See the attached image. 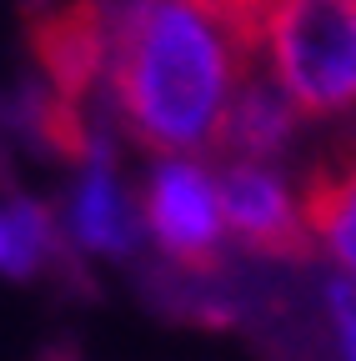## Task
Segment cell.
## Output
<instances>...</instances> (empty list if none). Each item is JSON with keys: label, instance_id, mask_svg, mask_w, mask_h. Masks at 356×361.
Instances as JSON below:
<instances>
[{"label": "cell", "instance_id": "cell-2", "mask_svg": "<svg viewBox=\"0 0 356 361\" xmlns=\"http://www.w3.org/2000/svg\"><path fill=\"white\" fill-rule=\"evenodd\" d=\"M261 51L276 90L301 116L356 111V0H276Z\"/></svg>", "mask_w": 356, "mask_h": 361}, {"label": "cell", "instance_id": "cell-9", "mask_svg": "<svg viewBox=\"0 0 356 361\" xmlns=\"http://www.w3.org/2000/svg\"><path fill=\"white\" fill-rule=\"evenodd\" d=\"M51 256V216L35 201L0 206V271L6 276H35Z\"/></svg>", "mask_w": 356, "mask_h": 361}, {"label": "cell", "instance_id": "cell-5", "mask_svg": "<svg viewBox=\"0 0 356 361\" xmlns=\"http://www.w3.org/2000/svg\"><path fill=\"white\" fill-rule=\"evenodd\" d=\"M30 56L46 75V90L80 106L106 61V11L101 0H61L30 20Z\"/></svg>", "mask_w": 356, "mask_h": 361}, {"label": "cell", "instance_id": "cell-10", "mask_svg": "<svg viewBox=\"0 0 356 361\" xmlns=\"http://www.w3.org/2000/svg\"><path fill=\"white\" fill-rule=\"evenodd\" d=\"M196 6L221 25V35L231 40V51L241 56V66L251 71L256 51H261V30H266V16H271L276 0H196Z\"/></svg>", "mask_w": 356, "mask_h": 361}, {"label": "cell", "instance_id": "cell-3", "mask_svg": "<svg viewBox=\"0 0 356 361\" xmlns=\"http://www.w3.org/2000/svg\"><path fill=\"white\" fill-rule=\"evenodd\" d=\"M146 216L151 231L161 241V251L191 271V276H216L221 266V206H216V186L196 161H161V171L151 176V196H146Z\"/></svg>", "mask_w": 356, "mask_h": 361}, {"label": "cell", "instance_id": "cell-1", "mask_svg": "<svg viewBox=\"0 0 356 361\" xmlns=\"http://www.w3.org/2000/svg\"><path fill=\"white\" fill-rule=\"evenodd\" d=\"M241 56L196 0H125L116 25V106L156 156H191L221 135Z\"/></svg>", "mask_w": 356, "mask_h": 361}, {"label": "cell", "instance_id": "cell-11", "mask_svg": "<svg viewBox=\"0 0 356 361\" xmlns=\"http://www.w3.org/2000/svg\"><path fill=\"white\" fill-rule=\"evenodd\" d=\"M326 311L336 316L341 361H356V286L351 281H326Z\"/></svg>", "mask_w": 356, "mask_h": 361}, {"label": "cell", "instance_id": "cell-7", "mask_svg": "<svg viewBox=\"0 0 356 361\" xmlns=\"http://www.w3.org/2000/svg\"><path fill=\"white\" fill-rule=\"evenodd\" d=\"M291 130H296V106L276 90V80H256L246 75V85L236 90V101L226 106V121H221V151L236 156V161H271L286 151L291 141Z\"/></svg>", "mask_w": 356, "mask_h": 361}, {"label": "cell", "instance_id": "cell-6", "mask_svg": "<svg viewBox=\"0 0 356 361\" xmlns=\"http://www.w3.org/2000/svg\"><path fill=\"white\" fill-rule=\"evenodd\" d=\"M301 221L311 226V236L336 256V266L356 286V141L346 151L326 156L306 176Z\"/></svg>", "mask_w": 356, "mask_h": 361}, {"label": "cell", "instance_id": "cell-8", "mask_svg": "<svg viewBox=\"0 0 356 361\" xmlns=\"http://www.w3.org/2000/svg\"><path fill=\"white\" fill-rule=\"evenodd\" d=\"M85 180L75 191V241L91 246V251H130V211H125V196L116 186V166H111V151L106 141H91L85 151Z\"/></svg>", "mask_w": 356, "mask_h": 361}, {"label": "cell", "instance_id": "cell-4", "mask_svg": "<svg viewBox=\"0 0 356 361\" xmlns=\"http://www.w3.org/2000/svg\"><path fill=\"white\" fill-rule=\"evenodd\" d=\"M216 206H221V226L246 251L271 256V261H296V266L311 256L296 201L286 196L276 171L251 166V161H231L216 180Z\"/></svg>", "mask_w": 356, "mask_h": 361}]
</instances>
